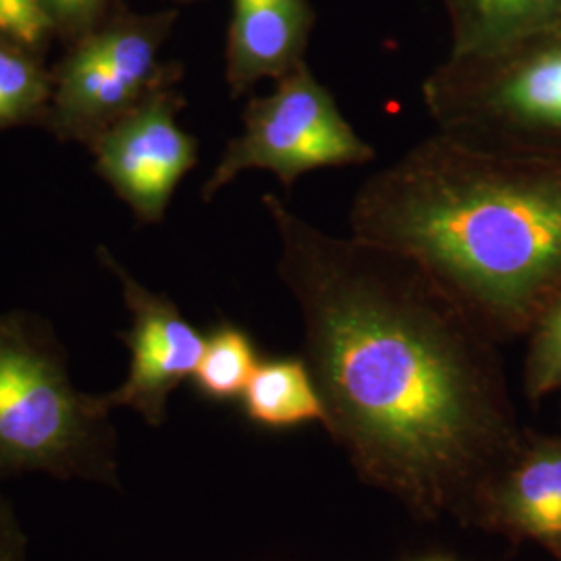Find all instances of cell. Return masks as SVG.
Segmentation results:
<instances>
[{
  "mask_svg": "<svg viewBox=\"0 0 561 561\" xmlns=\"http://www.w3.org/2000/svg\"><path fill=\"white\" fill-rule=\"evenodd\" d=\"M241 121L243 131L225 146L202 185L204 202L215 201L243 171H268L291 190L312 171L364 167L377 157L306 62L280 78L271 94L252 96Z\"/></svg>",
  "mask_w": 561,
  "mask_h": 561,
  "instance_id": "5b68a950",
  "label": "cell"
},
{
  "mask_svg": "<svg viewBox=\"0 0 561 561\" xmlns=\"http://www.w3.org/2000/svg\"><path fill=\"white\" fill-rule=\"evenodd\" d=\"M421 96L451 140L561 161V21L486 55L451 57L422 83Z\"/></svg>",
  "mask_w": 561,
  "mask_h": 561,
  "instance_id": "277c9868",
  "label": "cell"
},
{
  "mask_svg": "<svg viewBox=\"0 0 561 561\" xmlns=\"http://www.w3.org/2000/svg\"><path fill=\"white\" fill-rule=\"evenodd\" d=\"M55 36L42 0H0V44H11L42 57Z\"/></svg>",
  "mask_w": 561,
  "mask_h": 561,
  "instance_id": "2e32d148",
  "label": "cell"
},
{
  "mask_svg": "<svg viewBox=\"0 0 561 561\" xmlns=\"http://www.w3.org/2000/svg\"><path fill=\"white\" fill-rule=\"evenodd\" d=\"M259 364L252 337L238 324L221 322L206 335L201 364L192 381L206 400H238Z\"/></svg>",
  "mask_w": 561,
  "mask_h": 561,
  "instance_id": "4fadbf2b",
  "label": "cell"
},
{
  "mask_svg": "<svg viewBox=\"0 0 561 561\" xmlns=\"http://www.w3.org/2000/svg\"><path fill=\"white\" fill-rule=\"evenodd\" d=\"M99 259L119 279L131 317L129 329L119 333L129 350V373L102 400L111 410L129 408L159 428L173 391L194 377L206 335L181 314L175 301L144 287L106 248H99Z\"/></svg>",
  "mask_w": 561,
  "mask_h": 561,
  "instance_id": "ba28073f",
  "label": "cell"
},
{
  "mask_svg": "<svg viewBox=\"0 0 561 561\" xmlns=\"http://www.w3.org/2000/svg\"><path fill=\"white\" fill-rule=\"evenodd\" d=\"M113 0H42L55 34L73 44L108 20Z\"/></svg>",
  "mask_w": 561,
  "mask_h": 561,
  "instance_id": "e0dca14e",
  "label": "cell"
},
{
  "mask_svg": "<svg viewBox=\"0 0 561 561\" xmlns=\"http://www.w3.org/2000/svg\"><path fill=\"white\" fill-rule=\"evenodd\" d=\"M482 522L528 539L561 561V437L524 442L489 486Z\"/></svg>",
  "mask_w": 561,
  "mask_h": 561,
  "instance_id": "9c48e42d",
  "label": "cell"
},
{
  "mask_svg": "<svg viewBox=\"0 0 561 561\" xmlns=\"http://www.w3.org/2000/svg\"><path fill=\"white\" fill-rule=\"evenodd\" d=\"M524 364V393L541 401L561 389V294L533 322Z\"/></svg>",
  "mask_w": 561,
  "mask_h": 561,
  "instance_id": "9a60e30c",
  "label": "cell"
},
{
  "mask_svg": "<svg viewBox=\"0 0 561 561\" xmlns=\"http://www.w3.org/2000/svg\"><path fill=\"white\" fill-rule=\"evenodd\" d=\"M0 561H30V541L20 516L0 493Z\"/></svg>",
  "mask_w": 561,
  "mask_h": 561,
  "instance_id": "ac0fdd59",
  "label": "cell"
},
{
  "mask_svg": "<svg viewBox=\"0 0 561 561\" xmlns=\"http://www.w3.org/2000/svg\"><path fill=\"white\" fill-rule=\"evenodd\" d=\"M277 273L296 300L324 426L419 516L479 514L524 445L497 337L421 262L333 236L277 194Z\"/></svg>",
  "mask_w": 561,
  "mask_h": 561,
  "instance_id": "6da1fadb",
  "label": "cell"
},
{
  "mask_svg": "<svg viewBox=\"0 0 561 561\" xmlns=\"http://www.w3.org/2000/svg\"><path fill=\"white\" fill-rule=\"evenodd\" d=\"M241 400L245 416L266 428L324 422V403L304 358L262 360Z\"/></svg>",
  "mask_w": 561,
  "mask_h": 561,
  "instance_id": "7c38bea8",
  "label": "cell"
},
{
  "mask_svg": "<svg viewBox=\"0 0 561 561\" xmlns=\"http://www.w3.org/2000/svg\"><path fill=\"white\" fill-rule=\"evenodd\" d=\"M347 222L421 262L500 341L526 335L561 294V161L435 131L364 180Z\"/></svg>",
  "mask_w": 561,
  "mask_h": 561,
  "instance_id": "7a4b0ae2",
  "label": "cell"
},
{
  "mask_svg": "<svg viewBox=\"0 0 561 561\" xmlns=\"http://www.w3.org/2000/svg\"><path fill=\"white\" fill-rule=\"evenodd\" d=\"M451 57L486 55L558 25L561 0H447Z\"/></svg>",
  "mask_w": 561,
  "mask_h": 561,
  "instance_id": "8fae6325",
  "label": "cell"
},
{
  "mask_svg": "<svg viewBox=\"0 0 561 561\" xmlns=\"http://www.w3.org/2000/svg\"><path fill=\"white\" fill-rule=\"evenodd\" d=\"M185 104L178 83L161 88L88 146L96 173L144 225L164 221L175 190L198 164L201 144L178 121Z\"/></svg>",
  "mask_w": 561,
  "mask_h": 561,
  "instance_id": "52a82bcc",
  "label": "cell"
},
{
  "mask_svg": "<svg viewBox=\"0 0 561 561\" xmlns=\"http://www.w3.org/2000/svg\"><path fill=\"white\" fill-rule=\"evenodd\" d=\"M55 92L53 71L42 57L11 44H0V131L44 123Z\"/></svg>",
  "mask_w": 561,
  "mask_h": 561,
  "instance_id": "5bb4252c",
  "label": "cell"
},
{
  "mask_svg": "<svg viewBox=\"0 0 561 561\" xmlns=\"http://www.w3.org/2000/svg\"><path fill=\"white\" fill-rule=\"evenodd\" d=\"M102 396L78 391L50 322L0 314V477L30 472L119 489V442Z\"/></svg>",
  "mask_w": 561,
  "mask_h": 561,
  "instance_id": "3957f363",
  "label": "cell"
},
{
  "mask_svg": "<svg viewBox=\"0 0 561 561\" xmlns=\"http://www.w3.org/2000/svg\"><path fill=\"white\" fill-rule=\"evenodd\" d=\"M175 18L119 11L69 44L53 69L55 92L42 125L59 141L90 146L157 90L180 83V67L159 60Z\"/></svg>",
  "mask_w": 561,
  "mask_h": 561,
  "instance_id": "8992f818",
  "label": "cell"
},
{
  "mask_svg": "<svg viewBox=\"0 0 561 561\" xmlns=\"http://www.w3.org/2000/svg\"><path fill=\"white\" fill-rule=\"evenodd\" d=\"M312 27L306 0H231L225 80L231 99L262 80L279 81L304 62Z\"/></svg>",
  "mask_w": 561,
  "mask_h": 561,
  "instance_id": "30bf717a",
  "label": "cell"
}]
</instances>
